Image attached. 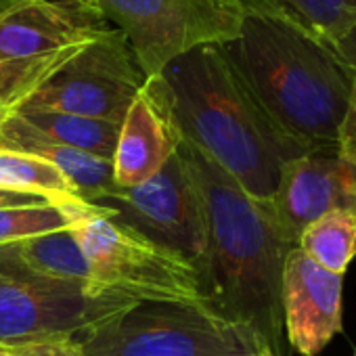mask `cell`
I'll return each mask as SVG.
<instances>
[{"mask_svg": "<svg viewBox=\"0 0 356 356\" xmlns=\"http://www.w3.org/2000/svg\"><path fill=\"white\" fill-rule=\"evenodd\" d=\"M178 153L202 202L204 304L248 331L260 350L287 356L281 279L296 245L283 237L268 204L250 197L206 153L185 138Z\"/></svg>", "mask_w": 356, "mask_h": 356, "instance_id": "1", "label": "cell"}, {"mask_svg": "<svg viewBox=\"0 0 356 356\" xmlns=\"http://www.w3.org/2000/svg\"><path fill=\"white\" fill-rule=\"evenodd\" d=\"M149 80L181 136L260 204L273 202L283 165L312 151L270 122L216 44L189 51Z\"/></svg>", "mask_w": 356, "mask_h": 356, "instance_id": "2", "label": "cell"}, {"mask_svg": "<svg viewBox=\"0 0 356 356\" xmlns=\"http://www.w3.org/2000/svg\"><path fill=\"white\" fill-rule=\"evenodd\" d=\"M270 122L308 149L337 147L354 97V70L327 42L296 26L245 15L220 47Z\"/></svg>", "mask_w": 356, "mask_h": 356, "instance_id": "3", "label": "cell"}, {"mask_svg": "<svg viewBox=\"0 0 356 356\" xmlns=\"http://www.w3.org/2000/svg\"><path fill=\"white\" fill-rule=\"evenodd\" d=\"M63 210L88 266V296L206 306L200 273L187 258L118 225L88 204Z\"/></svg>", "mask_w": 356, "mask_h": 356, "instance_id": "4", "label": "cell"}, {"mask_svg": "<svg viewBox=\"0 0 356 356\" xmlns=\"http://www.w3.org/2000/svg\"><path fill=\"white\" fill-rule=\"evenodd\" d=\"M109 22L80 0H32L0 15V105L30 99Z\"/></svg>", "mask_w": 356, "mask_h": 356, "instance_id": "5", "label": "cell"}, {"mask_svg": "<svg viewBox=\"0 0 356 356\" xmlns=\"http://www.w3.org/2000/svg\"><path fill=\"white\" fill-rule=\"evenodd\" d=\"M84 356H254L260 346L208 306L136 302L78 339Z\"/></svg>", "mask_w": 356, "mask_h": 356, "instance_id": "6", "label": "cell"}, {"mask_svg": "<svg viewBox=\"0 0 356 356\" xmlns=\"http://www.w3.org/2000/svg\"><path fill=\"white\" fill-rule=\"evenodd\" d=\"M126 36L143 76H159L193 49L235 40L243 13L231 0H95Z\"/></svg>", "mask_w": 356, "mask_h": 356, "instance_id": "7", "label": "cell"}, {"mask_svg": "<svg viewBox=\"0 0 356 356\" xmlns=\"http://www.w3.org/2000/svg\"><path fill=\"white\" fill-rule=\"evenodd\" d=\"M145 82L126 36L118 28H107L17 109L61 111L120 126Z\"/></svg>", "mask_w": 356, "mask_h": 356, "instance_id": "8", "label": "cell"}, {"mask_svg": "<svg viewBox=\"0 0 356 356\" xmlns=\"http://www.w3.org/2000/svg\"><path fill=\"white\" fill-rule=\"evenodd\" d=\"M134 304L124 296L92 298L74 281L0 277V346L78 341Z\"/></svg>", "mask_w": 356, "mask_h": 356, "instance_id": "9", "label": "cell"}, {"mask_svg": "<svg viewBox=\"0 0 356 356\" xmlns=\"http://www.w3.org/2000/svg\"><path fill=\"white\" fill-rule=\"evenodd\" d=\"M90 206L149 241L181 254L200 273L206 248L202 202L178 151L143 185L115 187Z\"/></svg>", "mask_w": 356, "mask_h": 356, "instance_id": "10", "label": "cell"}, {"mask_svg": "<svg viewBox=\"0 0 356 356\" xmlns=\"http://www.w3.org/2000/svg\"><path fill=\"white\" fill-rule=\"evenodd\" d=\"M283 237L298 245L308 225L335 210L356 212V165L337 147L316 149L287 161L268 204Z\"/></svg>", "mask_w": 356, "mask_h": 356, "instance_id": "11", "label": "cell"}, {"mask_svg": "<svg viewBox=\"0 0 356 356\" xmlns=\"http://www.w3.org/2000/svg\"><path fill=\"white\" fill-rule=\"evenodd\" d=\"M343 275L310 260L298 245L287 254L281 279L285 339L302 356L318 354L341 331Z\"/></svg>", "mask_w": 356, "mask_h": 356, "instance_id": "12", "label": "cell"}, {"mask_svg": "<svg viewBox=\"0 0 356 356\" xmlns=\"http://www.w3.org/2000/svg\"><path fill=\"white\" fill-rule=\"evenodd\" d=\"M183 136L174 126L163 99L151 80L132 101L118 132L111 157L113 185L132 189L157 174L178 151Z\"/></svg>", "mask_w": 356, "mask_h": 356, "instance_id": "13", "label": "cell"}, {"mask_svg": "<svg viewBox=\"0 0 356 356\" xmlns=\"http://www.w3.org/2000/svg\"><path fill=\"white\" fill-rule=\"evenodd\" d=\"M0 151L26 153L53 163L88 206L115 189L109 159L55 143L13 111L0 122Z\"/></svg>", "mask_w": 356, "mask_h": 356, "instance_id": "14", "label": "cell"}, {"mask_svg": "<svg viewBox=\"0 0 356 356\" xmlns=\"http://www.w3.org/2000/svg\"><path fill=\"white\" fill-rule=\"evenodd\" d=\"M0 277L88 283V266L74 231H53L0 243Z\"/></svg>", "mask_w": 356, "mask_h": 356, "instance_id": "15", "label": "cell"}, {"mask_svg": "<svg viewBox=\"0 0 356 356\" xmlns=\"http://www.w3.org/2000/svg\"><path fill=\"white\" fill-rule=\"evenodd\" d=\"M243 15L287 22L335 47L356 26V0H231Z\"/></svg>", "mask_w": 356, "mask_h": 356, "instance_id": "16", "label": "cell"}, {"mask_svg": "<svg viewBox=\"0 0 356 356\" xmlns=\"http://www.w3.org/2000/svg\"><path fill=\"white\" fill-rule=\"evenodd\" d=\"M0 189L47 200L51 206H82L78 191L49 161L13 151H0Z\"/></svg>", "mask_w": 356, "mask_h": 356, "instance_id": "17", "label": "cell"}, {"mask_svg": "<svg viewBox=\"0 0 356 356\" xmlns=\"http://www.w3.org/2000/svg\"><path fill=\"white\" fill-rule=\"evenodd\" d=\"M22 120H26L32 128L42 132L55 143L80 149L101 159L113 157L120 126L103 120L82 118L74 113L61 111H44V109H15Z\"/></svg>", "mask_w": 356, "mask_h": 356, "instance_id": "18", "label": "cell"}, {"mask_svg": "<svg viewBox=\"0 0 356 356\" xmlns=\"http://www.w3.org/2000/svg\"><path fill=\"white\" fill-rule=\"evenodd\" d=\"M298 248L329 273L346 275L356 256V212L335 210L304 229Z\"/></svg>", "mask_w": 356, "mask_h": 356, "instance_id": "19", "label": "cell"}, {"mask_svg": "<svg viewBox=\"0 0 356 356\" xmlns=\"http://www.w3.org/2000/svg\"><path fill=\"white\" fill-rule=\"evenodd\" d=\"M70 227V216L57 206L5 208L0 210V243H9L34 235L63 231Z\"/></svg>", "mask_w": 356, "mask_h": 356, "instance_id": "20", "label": "cell"}, {"mask_svg": "<svg viewBox=\"0 0 356 356\" xmlns=\"http://www.w3.org/2000/svg\"><path fill=\"white\" fill-rule=\"evenodd\" d=\"M11 356H84L76 339H57V341H34L15 346Z\"/></svg>", "mask_w": 356, "mask_h": 356, "instance_id": "21", "label": "cell"}, {"mask_svg": "<svg viewBox=\"0 0 356 356\" xmlns=\"http://www.w3.org/2000/svg\"><path fill=\"white\" fill-rule=\"evenodd\" d=\"M337 153L356 165V86H354V97L350 103V109L343 118V124L339 128V138H337Z\"/></svg>", "mask_w": 356, "mask_h": 356, "instance_id": "22", "label": "cell"}, {"mask_svg": "<svg viewBox=\"0 0 356 356\" xmlns=\"http://www.w3.org/2000/svg\"><path fill=\"white\" fill-rule=\"evenodd\" d=\"M32 206H51V204L42 197L11 193V191L0 189V210H5V208H32Z\"/></svg>", "mask_w": 356, "mask_h": 356, "instance_id": "23", "label": "cell"}, {"mask_svg": "<svg viewBox=\"0 0 356 356\" xmlns=\"http://www.w3.org/2000/svg\"><path fill=\"white\" fill-rule=\"evenodd\" d=\"M333 51H335L352 70H356V26H354L339 42H335Z\"/></svg>", "mask_w": 356, "mask_h": 356, "instance_id": "24", "label": "cell"}, {"mask_svg": "<svg viewBox=\"0 0 356 356\" xmlns=\"http://www.w3.org/2000/svg\"><path fill=\"white\" fill-rule=\"evenodd\" d=\"M11 350L13 348H9V346H0V356H11Z\"/></svg>", "mask_w": 356, "mask_h": 356, "instance_id": "25", "label": "cell"}, {"mask_svg": "<svg viewBox=\"0 0 356 356\" xmlns=\"http://www.w3.org/2000/svg\"><path fill=\"white\" fill-rule=\"evenodd\" d=\"M9 113H11V111H9V109H7L5 105H0V122H3V120H5V118L9 115Z\"/></svg>", "mask_w": 356, "mask_h": 356, "instance_id": "26", "label": "cell"}, {"mask_svg": "<svg viewBox=\"0 0 356 356\" xmlns=\"http://www.w3.org/2000/svg\"><path fill=\"white\" fill-rule=\"evenodd\" d=\"M254 356H275L273 352H268V350H260V352H256Z\"/></svg>", "mask_w": 356, "mask_h": 356, "instance_id": "27", "label": "cell"}, {"mask_svg": "<svg viewBox=\"0 0 356 356\" xmlns=\"http://www.w3.org/2000/svg\"><path fill=\"white\" fill-rule=\"evenodd\" d=\"M80 3H88V5H95V0H80Z\"/></svg>", "mask_w": 356, "mask_h": 356, "instance_id": "28", "label": "cell"}, {"mask_svg": "<svg viewBox=\"0 0 356 356\" xmlns=\"http://www.w3.org/2000/svg\"><path fill=\"white\" fill-rule=\"evenodd\" d=\"M354 86H356V70H354Z\"/></svg>", "mask_w": 356, "mask_h": 356, "instance_id": "29", "label": "cell"}]
</instances>
